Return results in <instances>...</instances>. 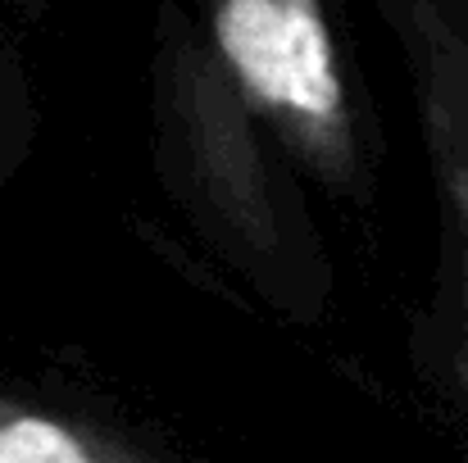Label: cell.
Returning a JSON list of instances; mask_svg holds the SVG:
<instances>
[{"label":"cell","instance_id":"cell-3","mask_svg":"<svg viewBox=\"0 0 468 463\" xmlns=\"http://www.w3.org/2000/svg\"><path fill=\"white\" fill-rule=\"evenodd\" d=\"M423 151L460 264V373L468 395V0H396Z\"/></svg>","mask_w":468,"mask_h":463},{"label":"cell","instance_id":"cell-1","mask_svg":"<svg viewBox=\"0 0 468 463\" xmlns=\"http://www.w3.org/2000/svg\"><path fill=\"white\" fill-rule=\"evenodd\" d=\"M200 46L287 159L341 195L368 186L364 132L323 0H209Z\"/></svg>","mask_w":468,"mask_h":463},{"label":"cell","instance_id":"cell-4","mask_svg":"<svg viewBox=\"0 0 468 463\" xmlns=\"http://www.w3.org/2000/svg\"><path fill=\"white\" fill-rule=\"evenodd\" d=\"M142 450L110 427H91L87 418L41 409L32 400L0 395V463H142Z\"/></svg>","mask_w":468,"mask_h":463},{"label":"cell","instance_id":"cell-5","mask_svg":"<svg viewBox=\"0 0 468 463\" xmlns=\"http://www.w3.org/2000/svg\"><path fill=\"white\" fill-rule=\"evenodd\" d=\"M18 5H23L27 14H41V5H46V0H18Z\"/></svg>","mask_w":468,"mask_h":463},{"label":"cell","instance_id":"cell-2","mask_svg":"<svg viewBox=\"0 0 468 463\" xmlns=\"http://www.w3.org/2000/svg\"><path fill=\"white\" fill-rule=\"evenodd\" d=\"M155 119L168 177L205 214L209 232L264 278L296 273L305 246L292 241V200L269 159V137L177 18L159 32Z\"/></svg>","mask_w":468,"mask_h":463}]
</instances>
